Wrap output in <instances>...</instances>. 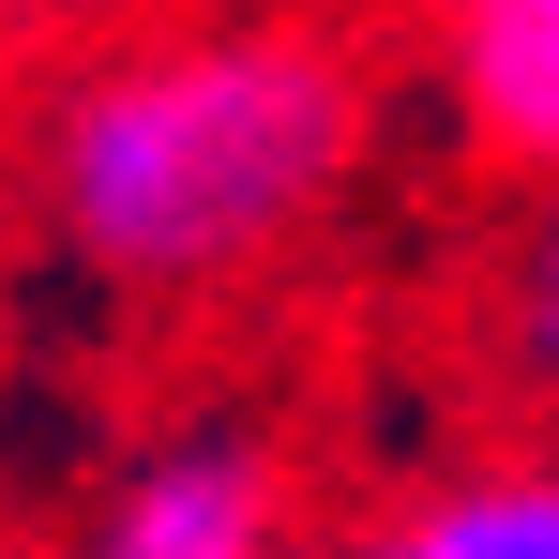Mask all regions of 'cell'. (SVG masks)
I'll use <instances>...</instances> for the list:
<instances>
[{
    "label": "cell",
    "mask_w": 559,
    "mask_h": 559,
    "mask_svg": "<svg viewBox=\"0 0 559 559\" xmlns=\"http://www.w3.org/2000/svg\"><path fill=\"white\" fill-rule=\"evenodd\" d=\"M364 167V92L318 31H167L121 46L46 121V212L121 287H212L302 242Z\"/></svg>",
    "instance_id": "6da1fadb"
},
{
    "label": "cell",
    "mask_w": 559,
    "mask_h": 559,
    "mask_svg": "<svg viewBox=\"0 0 559 559\" xmlns=\"http://www.w3.org/2000/svg\"><path fill=\"white\" fill-rule=\"evenodd\" d=\"M76 559H302L287 545V468L242 424H182L76 514Z\"/></svg>",
    "instance_id": "7a4b0ae2"
},
{
    "label": "cell",
    "mask_w": 559,
    "mask_h": 559,
    "mask_svg": "<svg viewBox=\"0 0 559 559\" xmlns=\"http://www.w3.org/2000/svg\"><path fill=\"white\" fill-rule=\"evenodd\" d=\"M439 76L499 167L559 182V0H439Z\"/></svg>",
    "instance_id": "3957f363"
},
{
    "label": "cell",
    "mask_w": 559,
    "mask_h": 559,
    "mask_svg": "<svg viewBox=\"0 0 559 559\" xmlns=\"http://www.w3.org/2000/svg\"><path fill=\"white\" fill-rule=\"evenodd\" d=\"M364 559H559V468H484L454 499L393 514Z\"/></svg>",
    "instance_id": "277c9868"
},
{
    "label": "cell",
    "mask_w": 559,
    "mask_h": 559,
    "mask_svg": "<svg viewBox=\"0 0 559 559\" xmlns=\"http://www.w3.org/2000/svg\"><path fill=\"white\" fill-rule=\"evenodd\" d=\"M514 364H530V393H559V212L514 258Z\"/></svg>",
    "instance_id": "5b68a950"
},
{
    "label": "cell",
    "mask_w": 559,
    "mask_h": 559,
    "mask_svg": "<svg viewBox=\"0 0 559 559\" xmlns=\"http://www.w3.org/2000/svg\"><path fill=\"white\" fill-rule=\"evenodd\" d=\"M61 15H92V0H0V31H61Z\"/></svg>",
    "instance_id": "8992f818"
}]
</instances>
